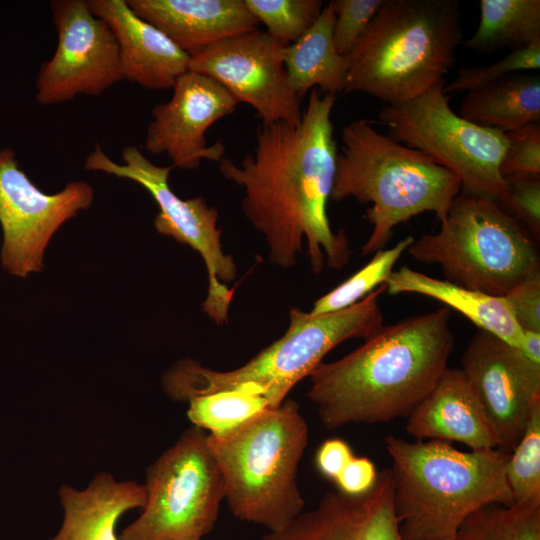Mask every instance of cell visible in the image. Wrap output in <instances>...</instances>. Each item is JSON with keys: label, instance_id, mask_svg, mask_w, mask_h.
I'll list each match as a JSON object with an SVG mask.
<instances>
[{"label": "cell", "instance_id": "cell-11", "mask_svg": "<svg viewBox=\"0 0 540 540\" xmlns=\"http://www.w3.org/2000/svg\"><path fill=\"white\" fill-rule=\"evenodd\" d=\"M122 160L123 164L115 163L97 145L87 156L84 166L90 171L130 179L150 193L159 207V213L154 219L156 230L190 246L204 260L209 285L207 297L202 304L203 311L217 325L226 323L233 289L225 284L236 278L237 267L233 257L225 254L222 249L217 209L209 207L202 197L187 200L178 197L168 182L174 167L154 164L138 147H124Z\"/></svg>", "mask_w": 540, "mask_h": 540}, {"label": "cell", "instance_id": "cell-30", "mask_svg": "<svg viewBox=\"0 0 540 540\" xmlns=\"http://www.w3.org/2000/svg\"><path fill=\"white\" fill-rule=\"evenodd\" d=\"M266 32L287 46L298 40L317 20L321 0H244Z\"/></svg>", "mask_w": 540, "mask_h": 540}, {"label": "cell", "instance_id": "cell-39", "mask_svg": "<svg viewBox=\"0 0 540 540\" xmlns=\"http://www.w3.org/2000/svg\"><path fill=\"white\" fill-rule=\"evenodd\" d=\"M447 540H454V537H452V538H449V539H447Z\"/></svg>", "mask_w": 540, "mask_h": 540}, {"label": "cell", "instance_id": "cell-18", "mask_svg": "<svg viewBox=\"0 0 540 540\" xmlns=\"http://www.w3.org/2000/svg\"><path fill=\"white\" fill-rule=\"evenodd\" d=\"M106 22L119 49L123 79L144 88H172L189 69L190 56L161 30L139 17L126 0H87Z\"/></svg>", "mask_w": 540, "mask_h": 540}, {"label": "cell", "instance_id": "cell-28", "mask_svg": "<svg viewBox=\"0 0 540 540\" xmlns=\"http://www.w3.org/2000/svg\"><path fill=\"white\" fill-rule=\"evenodd\" d=\"M414 240V237L408 236L393 247L374 253L369 263L316 300L310 313L319 315L343 310L358 303L377 287L386 284L398 259Z\"/></svg>", "mask_w": 540, "mask_h": 540}, {"label": "cell", "instance_id": "cell-1", "mask_svg": "<svg viewBox=\"0 0 540 540\" xmlns=\"http://www.w3.org/2000/svg\"><path fill=\"white\" fill-rule=\"evenodd\" d=\"M335 100L313 88L299 122L260 124L253 153L240 165L226 158L219 163L224 178L243 188V213L282 268L296 264L304 241L314 273L325 261L340 269L350 258L345 231L333 232L327 215L338 154Z\"/></svg>", "mask_w": 540, "mask_h": 540}, {"label": "cell", "instance_id": "cell-16", "mask_svg": "<svg viewBox=\"0 0 540 540\" xmlns=\"http://www.w3.org/2000/svg\"><path fill=\"white\" fill-rule=\"evenodd\" d=\"M172 88L171 99L152 110L145 149L152 154L165 153L174 168L195 169L202 160L220 163L224 143L219 140L207 145L205 134L216 121L231 115L238 102L217 81L189 70Z\"/></svg>", "mask_w": 540, "mask_h": 540}, {"label": "cell", "instance_id": "cell-37", "mask_svg": "<svg viewBox=\"0 0 540 540\" xmlns=\"http://www.w3.org/2000/svg\"><path fill=\"white\" fill-rule=\"evenodd\" d=\"M353 456L351 447L344 440L332 438L319 446L315 462L322 475L335 481Z\"/></svg>", "mask_w": 540, "mask_h": 540}, {"label": "cell", "instance_id": "cell-15", "mask_svg": "<svg viewBox=\"0 0 540 540\" xmlns=\"http://www.w3.org/2000/svg\"><path fill=\"white\" fill-rule=\"evenodd\" d=\"M461 370L473 387L498 442L511 453L531 407L540 398V364L496 336L479 330L463 353Z\"/></svg>", "mask_w": 540, "mask_h": 540}, {"label": "cell", "instance_id": "cell-21", "mask_svg": "<svg viewBox=\"0 0 540 540\" xmlns=\"http://www.w3.org/2000/svg\"><path fill=\"white\" fill-rule=\"evenodd\" d=\"M58 496L63 521L49 540H119L120 518L142 509L147 498L143 484L119 481L106 471L97 473L84 489L61 485Z\"/></svg>", "mask_w": 540, "mask_h": 540}, {"label": "cell", "instance_id": "cell-29", "mask_svg": "<svg viewBox=\"0 0 540 540\" xmlns=\"http://www.w3.org/2000/svg\"><path fill=\"white\" fill-rule=\"evenodd\" d=\"M506 478L513 504H540V398L533 403L524 431L509 455Z\"/></svg>", "mask_w": 540, "mask_h": 540}, {"label": "cell", "instance_id": "cell-24", "mask_svg": "<svg viewBox=\"0 0 540 540\" xmlns=\"http://www.w3.org/2000/svg\"><path fill=\"white\" fill-rule=\"evenodd\" d=\"M460 116L503 133L540 123V75L518 72L467 91Z\"/></svg>", "mask_w": 540, "mask_h": 540}, {"label": "cell", "instance_id": "cell-4", "mask_svg": "<svg viewBox=\"0 0 540 540\" xmlns=\"http://www.w3.org/2000/svg\"><path fill=\"white\" fill-rule=\"evenodd\" d=\"M460 20L456 0H383L350 55L344 92L395 105L445 82L462 42Z\"/></svg>", "mask_w": 540, "mask_h": 540}, {"label": "cell", "instance_id": "cell-33", "mask_svg": "<svg viewBox=\"0 0 540 540\" xmlns=\"http://www.w3.org/2000/svg\"><path fill=\"white\" fill-rule=\"evenodd\" d=\"M501 208L534 234L540 233V176L505 177Z\"/></svg>", "mask_w": 540, "mask_h": 540}, {"label": "cell", "instance_id": "cell-32", "mask_svg": "<svg viewBox=\"0 0 540 540\" xmlns=\"http://www.w3.org/2000/svg\"><path fill=\"white\" fill-rule=\"evenodd\" d=\"M333 43L340 55L350 56L383 0H332Z\"/></svg>", "mask_w": 540, "mask_h": 540}, {"label": "cell", "instance_id": "cell-9", "mask_svg": "<svg viewBox=\"0 0 540 540\" xmlns=\"http://www.w3.org/2000/svg\"><path fill=\"white\" fill-rule=\"evenodd\" d=\"M146 503L119 540H202L214 527L224 482L206 431L191 426L146 471Z\"/></svg>", "mask_w": 540, "mask_h": 540}, {"label": "cell", "instance_id": "cell-2", "mask_svg": "<svg viewBox=\"0 0 540 540\" xmlns=\"http://www.w3.org/2000/svg\"><path fill=\"white\" fill-rule=\"evenodd\" d=\"M447 307L382 325L365 342L308 376V398L329 430L408 417L448 368L454 344Z\"/></svg>", "mask_w": 540, "mask_h": 540}, {"label": "cell", "instance_id": "cell-36", "mask_svg": "<svg viewBox=\"0 0 540 540\" xmlns=\"http://www.w3.org/2000/svg\"><path fill=\"white\" fill-rule=\"evenodd\" d=\"M377 476L378 471L370 459L354 455L334 482L339 491L359 495L372 488Z\"/></svg>", "mask_w": 540, "mask_h": 540}, {"label": "cell", "instance_id": "cell-20", "mask_svg": "<svg viewBox=\"0 0 540 540\" xmlns=\"http://www.w3.org/2000/svg\"><path fill=\"white\" fill-rule=\"evenodd\" d=\"M142 19L192 56L253 29L258 21L244 0H126Z\"/></svg>", "mask_w": 540, "mask_h": 540}, {"label": "cell", "instance_id": "cell-25", "mask_svg": "<svg viewBox=\"0 0 540 540\" xmlns=\"http://www.w3.org/2000/svg\"><path fill=\"white\" fill-rule=\"evenodd\" d=\"M540 40L539 0H481L475 33L462 44L478 52L520 48Z\"/></svg>", "mask_w": 540, "mask_h": 540}, {"label": "cell", "instance_id": "cell-6", "mask_svg": "<svg viewBox=\"0 0 540 540\" xmlns=\"http://www.w3.org/2000/svg\"><path fill=\"white\" fill-rule=\"evenodd\" d=\"M308 437L307 423L291 399L228 432L207 434L235 517L276 532L303 511L297 472Z\"/></svg>", "mask_w": 540, "mask_h": 540}, {"label": "cell", "instance_id": "cell-3", "mask_svg": "<svg viewBox=\"0 0 540 540\" xmlns=\"http://www.w3.org/2000/svg\"><path fill=\"white\" fill-rule=\"evenodd\" d=\"M384 446L403 540H447L480 508L513 505L506 478L510 453L500 448L461 451L445 441L394 435Z\"/></svg>", "mask_w": 540, "mask_h": 540}, {"label": "cell", "instance_id": "cell-19", "mask_svg": "<svg viewBox=\"0 0 540 540\" xmlns=\"http://www.w3.org/2000/svg\"><path fill=\"white\" fill-rule=\"evenodd\" d=\"M405 429L416 440L454 441L471 450L498 448L483 406L461 368L445 370L407 417Z\"/></svg>", "mask_w": 540, "mask_h": 540}, {"label": "cell", "instance_id": "cell-34", "mask_svg": "<svg viewBox=\"0 0 540 540\" xmlns=\"http://www.w3.org/2000/svg\"><path fill=\"white\" fill-rule=\"evenodd\" d=\"M505 137L506 148L500 163L502 177L540 176V123L506 132Z\"/></svg>", "mask_w": 540, "mask_h": 540}, {"label": "cell", "instance_id": "cell-10", "mask_svg": "<svg viewBox=\"0 0 540 540\" xmlns=\"http://www.w3.org/2000/svg\"><path fill=\"white\" fill-rule=\"evenodd\" d=\"M445 83L413 100L384 105L379 120L390 138L455 174L465 194L498 202L506 186L500 173L505 133L456 114L443 91Z\"/></svg>", "mask_w": 540, "mask_h": 540}, {"label": "cell", "instance_id": "cell-5", "mask_svg": "<svg viewBox=\"0 0 540 540\" xmlns=\"http://www.w3.org/2000/svg\"><path fill=\"white\" fill-rule=\"evenodd\" d=\"M341 140L330 199L372 204L366 215L373 228L362 255L384 249L394 227L413 216L433 212L439 221L446 217L461 189L451 171L380 133L366 119L344 126Z\"/></svg>", "mask_w": 540, "mask_h": 540}, {"label": "cell", "instance_id": "cell-14", "mask_svg": "<svg viewBox=\"0 0 540 540\" xmlns=\"http://www.w3.org/2000/svg\"><path fill=\"white\" fill-rule=\"evenodd\" d=\"M285 47L256 28L190 56L188 70L212 78L238 103L250 105L261 124L297 123L303 113L301 97L288 82Z\"/></svg>", "mask_w": 540, "mask_h": 540}, {"label": "cell", "instance_id": "cell-8", "mask_svg": "<svg viewBox=\"0 0 540 540\" xmlns=\"http://www.w3.org/2000/svg\"><path fill=\"white\" fill-rule=\"evenodd\" d=\"M407 251L439 265L447 281L495 296L540 270L525 227L497 202L465 193L455 197L440 230L414 240Z\"/></svg>", "mask_w": 540, "mask_h": 540}, {"label": "cell", "instance_id": "cell-12", "mask_svg": "<svg viewBox=\"0 0 540 540\" xmlns=\"http://www.w3.org/2000/svg\"><path fill=\"white\" fill-rule=\"evenodd\" d=\"M93 197V188L84 181H71L55 194L42 192L19 168L14 151L0 149L3 267L22 278L40 272L54 233L80 210L89 208Z\"/></svg>", "mask_w": 540, "mask_h": 540}, {"label": "cell", "instance_id": "cell-23", "mask_svg": "<svg viewBox=\"0 0 540 540\" xmlns=\"http://www.w3.org/2000/svg\"><path fill=\"white\" fill-rule=\"evenodd\" d=\"M334 11L329 2L314 24L284 50L289 85L301 98L313 88L323 94L344 92L350 56L340 55L333 43Z\"/></svg>", "mask_w": 540, "mask_h": 540}, {"label": "cell", "instance_id": "cell-22", "mask_svg": "<svg viewBox=\"0 0 540 540\" xmlns=\"http://www.w3.org/2000/svg\"><path fill=\"white\" fill-rule=\"evenodd\" d=\"M391 295L415 293L435 299L460 312L479 330L521 350L524 331L516 322L504 296H495L437 279L407 266L393 271L386 281Z\"/></svg>", "mask_w": 540, "mask_h": 540}, {"label": "cell", "instance_id": "cell-35", "mask_svg": "<svg viewBox=\"0 0 540 540\" xmlns=\"http://www.w3.org/2000/svg\"><path fill=\"white\" fill-rule=\"evenodd\" d=\"M504 298L523 330L540 332V270L524 277Z\"/></svg>", "mask_w": 540, "mask_h": 540}, {"label": "cell", "instance_id": "cell-17", "mask_svg": "<svg viewBox=\"0 0 540 540\" xmlns=\"http://www.w3.org/2000/svg\"><path fill=\"white\" fill-rule=\"evenodd\" d=\"M262 540H403L390 469L378 471L376 482L363 494L327 492L315 508Z\"/></svg>", "mask_w": 540, "mask_h": 540}, {"label": "cell", "instance_id": "cell-7", "mask_svg": "<svg viewBox=\"0 0 540 540\" xmlns=\"http://www.w3.org/2000/svg\"><path fill=\"white\" fill-rule=\"evenodd\" d=\"M385 291L383 284L358 303L326 314L312 315L294 307L285 334L246 364L217 371L184 358L163 374L162 387L170 399L184 403L241 386L255 387L271 407H277L334 347L348 339H366L383 325L379 298Z\"/></svg>", "mask_w": 540, "mask_h": 540}, {"label": "cell", "instance_id": "cell-26", "mask_svg": "<svg viewBox=\"0 0 540 540\" xmlns=\"http://www.w3.org/2000/svg\"><path fill=\"white\" fill-rule=\"evenodd\" d=\"M454 540H540V504H490L467 517Z\"/></svg>", "mask_w": 540, "mask_h": 540}, {"label": "cell", "instance_id": "cell-27", "mask_svg": "<svg viewBox=\"0 0 540 540\" xmlns=\"http://www.w3.org/2000/svg\"><path fill=\"white\" fill-rule=\"evenodd\" d=\"M187 403L192 426L212 434L228 432L271 407L258 389L248 386L194 397Z\"/></svg>", "mask_w": 540, "mask_h": 540}, {"label": "cell", "instance_id": "cell-38", "mask_svg": "<svg viewBox=\"0 0 540 540\" xmlns=\"http://www.w3.org/2000/svg\"><path fill=\"white\" fill-rule=\"evenodd\" d=\"M524 331L521 351L532 362L540 364V332Z\"/></svg>", "mask_w": 540, "mask_h": 540}, {"label": "cell", "instance_id": "cell-31", "mask_svg": "<svg viewBox=\"0 0 540 540\" xmlns=\"http://www.w3.org/2000/svg\"><path fill=\"white\" fill-rule=\"evenodd\" d=\"M540 68V40L531 44L513 49L505 57L486 66L462 67L457 76L443 87L444 93L469 91L510 74L538 70Z\"/></svg>", "mask_w": 540, "mask_h": 540}, {"label": "cell", "instance_id": "cell-13", "mask_svg": "<svg viewBox=\"0 0 540 540\" xmlns=\"http://www.w3.org/2000/svg\"><path fill=\"white\" fill-rule=\"evenodd\" d=\"M50 9L58 42L36 79L40 104L98 96L123 79L117 41L106 22L90 11L87 0H53Z\"/></svg>", "mask_w": 540, "mask_h": 540}]
</instances>
